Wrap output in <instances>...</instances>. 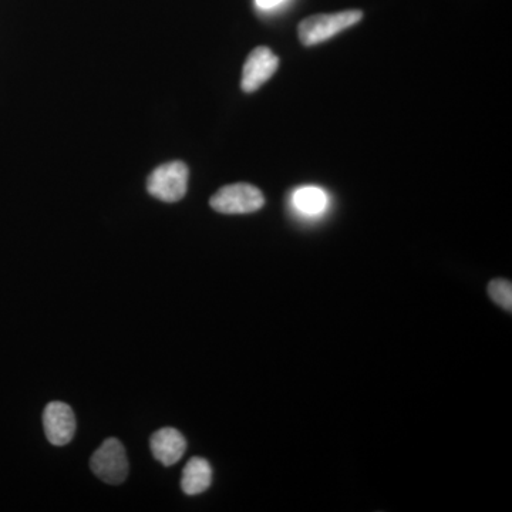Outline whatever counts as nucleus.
Returning a JSON list of instances; mask_svg holds the SVG:
<instances>
[{
    "label": "nucleus",
    "mask_w": 512,
    "mask_h": 512,
    "mask_svg": "<svg viewBox=\"0 0 512 512\" xmlns=\"http://www.w3.org/2000/svg\"><path fill=\"white\" fill-rule=\"evenodd\" d=\"M363 19L362 10H343L329 15H313L299 23L298 35L303 46L311 47L332 39Z\"/></svg>",
    "instance_id": "f257e3e1"
},
{
    "label": "nucleus",
    "mask_w": 512,
    "mask_h": 512,
    "mask_svg": "<svg viewBox=\"0 0 512 512\" xmlns=\"http://www.w3.org/2000/svg\"><path fill=\"white\" fill-rule=\"evenodd\" d=\"M212 210L220 214H252L265 205V197L259 188L247 183L225 185L210 200Z\"/></svg>",
    "instance_id": "f03ea898"
},
{
    "label": "nucleus",
    "mask_w": 512,
    "mask_h": 512,
    "mask_svg": "<svg viewBox=\"0 0 512 512\" xmlns=\"http://www.w3.org/2000/svg\"><path fill=\"white\" fill-rule=\"evenodd\" d=\"M187 165L183 161H171L160 165L147 180V190L157 200L177 202L183 200L188 190Z\"/></svg>",
    "instance_id": "7ed1b4c3"
},
{
    "label": "nucleus",
    "mask_w": 512,
    "mask_h": 512,
    "mask_svg": "<svg viewBox=\"0 0 512 512\" xmlns=\"http://www.w3.org/2000/svg\"><path fill=\"white\" fill-rule=\"evenodd\" d=\"M90 467L104 483L123 484L128 476V470H130L126 448L120 440L107 439L93 454Z\"/></svg>",
    "instance_id": "20e7f679"
},
{
    "label": "nucleus",
    "mask_w": 512,
    "mask_h": 512,
    "mask_svg": "<svg viewBox=\"0 0 512 512\" xmlns=\"http://www.w3.org/2000/svg\"><path fill=\"white\" fill-rule=\"evenodd\" d=\"M279 67V57L266 46H259L249 53L242 69L241 87L245 93H254L272 76Z\"/></svg>",
    "instance_id": "39448f33"
},
{
    "label": "nucleus",
    "mask_w": 512,
    "mask_h": 512,
    "mask_svg": "<svg viewBox=\"0 0 512 512\" xmlns=\"http://www.w3.org/2000/svg\"><path fill=\"white\" fill-rule=\"evenodd\" d=\"M43 429L53 446H66L76 433V417L72 407L63 402L47 404L43 412Z\"/></svg>",
    "instance_id": "423d86ee"
},
{
    "label": "nucleus",
    "mask_w": 512,
    "mask_h": 512,
    "mask_svg": "<svg viewBox=\"0 0 512 512\" xmlns=\"http://www.w3.org/2000/svg\"><path fill=\"white\" fill-rule=\"evenodd\" d=\"M150 447L156 460L163 466L170 467L183 458L187 441L180 431L165 427L151 436Z\"/></svg>",
    "instance_id": "0eeeda50"
},
{
    "label": "nucleus",
    "mask_w": 512,
    "mask_h": 512,
    "mask_svg": "<svg viewBox=\"0 0 512 512\" xmlns=\"http://www.w3.org/2000/svg\"><path fill=\"white\" fill-rule=\"evenodd\" d=\"M212 468L205 458L192 457L184 467L181 488L187 495H198L210 488Z\"/></svg>",
    "instance_id": "6e6552de"
},
{
    "label": "nucleus",
    "mask_w": 512,
    "mask_h": 512,
    "mask_svg": "<svg viewBox=\"0 0 512 512\" xmlns=\"http://www.w3.org/2000/svg\"><path fill=\"white\" fill-rule=\"evenodd\" d=\"M292 202L296 210L313 217L326 210L328 195L318 187H302L293 192Z\"/></svg>",
    "instance_id": "1a4fd4ad"
},
{
    "label": "nucleus",
    "mask_w": 512,
    "mask_h": 512,
    "mask_svg": "<svg viewBox=\"0 0 512 512\" xmlns=\"http://www.w3.org/2000/svg\"><path fill=\"white\" fill-rule=\"evenodd\" d=\"M488 293L497 305H500L505 311H512V285L510 281L494 279L488 285Z\"/></svg>",
    "instance_id": "9d476101"
},
{
    "label": "nucleus",
    "mask_w": 512,
    "mask_h": 512,
    "mask_svg": "<svg viewBox=\"0 0 512 512\" xmlns=\"http://www.w3.org/2000/svg\"><path fill=\"white\" fill-rule=\"evenodd\" d=\"M285 0H255V5L261 10H271L278 8Z\"/></svg>",
    "instance_id": "9b49d317"
}]
</instances>
